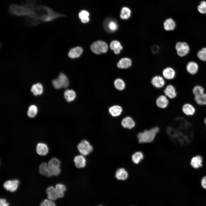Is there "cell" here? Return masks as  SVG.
I'll use <instances>...</instances> for the list:
<instances>
[{
  "label": "cell",
  "instance_id": "cell-1",
  "mask_svg": "<svg viewBox=\"0 0 206 206\" xmlns=\"http://www.w3.org/2000/svg\"><path fill=\"white\" fill-rule=\"evenodd\" d=\"M160 130L159 128L155 126L139 132L137 135L138 142L140 143L151 142L155 139Z\"/></svg>",
  "mask_w": 206,
  "mask_h": 206
},
{
  "label": "cell",
  "instance_id": "cell-2",
  "mask_svg": "<svg viewBox=\"0 0 206 206\" xmlns=\"http://www.w3.org/2000/svg\"><path fill=\"white\" fill-rule=\"evenodd\" d=\"M52 83L54 87L56 89H58L67 87L69 84V81L66 76L61 73L57 78L52 80Z\"/></svg>",
  "mask_w": 206,
  "mask_h": 206
},
{
  "label": "cell",
  "instance_id": "cell-3",
  "mask_svg": "<svg viewBox=\"0 0 206 206\" xmlns=\"http://www.w3.org/2000/svg\"><path fill=\"white\" fill-rule=\"evenodd\" d=\"M108 48L107 43L104 41L100 40L94 42L90 46L92 52L97 54L106 53L107 51Z\"/></svg>",
  "mask_w": 206,
  "mask_h": 206
},
{
  "label": "cell",
  "instance_id": "cell-4",
  "mask_svg": "<svg viewBox=\"0 0 206 206\" xmlns=\"http://www.w3.org/2000/svg\"><path fill=\"white\" fill-rule=\"evenodd\" d=\"M103 26L107 32L112 33L116 31L118 28L117 21L112 17L106 18L103 22Z\"/></svg>",
  "mask_w": 206,
  "mask_h": 206
},
{
  "label": "cell",
  "instance_id": "cell-5",
  "mask_svg": "<svg viewBox=\"0 0 206 206\" xmlns=\"http://www.w3.org/2000/svg\"><path fill=\"white\" fill-rule=\"evenodd\" d=\"M77 148L80 153L84 156L88 155L93 149L92 146L86 140H83L79 143L78 145Z\"/></svg>",
  "mask_w": 206,
  "mask_h": 206
},
{
  "label": "cell",
  "instance_id": "cell-6",
  "mask_svg": "<svg viewBox=\"0 0 206 206\" xmlns=\"http://www.w3.org/2000/svg\"><path fill=\"white\" fill-rule=\"evenodd\" d=\"M164 94L169 100H173L177 96V89L174 85L171 84L166 85L163 89Z\"/></svg>",
  "mask_w": 206,
  "mask_h": 206
},
{
  "label": "cell",
  "instance_id": "cell-7",
  "mask_svg": "<svg viewBox=\"0 0 206 206\" xmlns=\"http://www.w3.org/2000/svg\"><path fill=\"white\" fill-rule=\"evenodd\" d=\"M175 49L177 54L180 57H183L187 55L189 51V47L185 42H178L176 44Z\"/></svg>",
  "mask_w": 206,
  "mask_h": 206
},
{
  "label": "cell",
  "instance_id": "cell-8",
  "mask_svg": "<svg viewBox=\"0 0 206 206\" xmlns=\"http://www.w3.org/2000/svg\"><path fill=\"white\" fill-rule=\"evenodd\" d=\"M151 83L154 87L158 89L163 88L166 85L164 78L160 75L154 76L151 80Z\"/></svg>",
  "mask_w": 206,
  "mask_h": 206
},
{
  "label": "cell",
  "instance_id": "cell-9",
  "mask_svg": "<svg viewBox=\"0 0 206 206\" xmlns=\"http://www.w3.org/2000/svg\"><path fill=\"white\" fill-rule=\"evenodd\" d=\"M121 124L123 128L130 130L134 128L136 126L135 120L130 116L123 117L121 120Z\"/></svg>",
  "mask_w": 206,
  "mask_h": 206
},
{
  "label": "cell",
  "instance_id": "cell-10",
  "mask_svg": "<svg viewBox=\"0 0 206 206\" xmlns=\"http://www.w3.org/2000/svg\"><path fill=\"white\" fill-rule=\"evenodd\" d=\"M182 112L185 115L191 116L194 115L196 112L195 106L190 103H186L183 104L181 108Z\"/></svg>",
  "mask_w": 206,
  "mask_h": 206
},
{
  "label": "cell",
  "instance_id": "cell-11",
  "mask_svg": "<svg viewBox=\"0 0 206 206\" xmlns=\"http://www.w3.org/2000/svg\"><path fill=\"white\" fill-rule=\"evenodd\" d=\"M156 104L158 107L165 109L168 107L170 104L169 99L165 95L159 96L156 100Z\"/></svg>",
  "mask_w": 206,
  "mask_h": 206
},
{
  "label": "cell",
  "instance_id": "cell-12",
  "mask_svg": "<svg viewBox=\"0 0 206 206\" xmlns=\"http://www.w3.org/2000/svg\"><path fill=\"white\" fill-rule=\"evenodd\" d=\"M19 183V181L17 179L8 180L5 182L3 186L6 190L13 192L16 190Z\"/></svg>",
  "mask_w": 206,
  "mask_h": 206
},
{
  "label": "cell",
  "instance_id": "cell-13",
  "mask_svg": "<svg viewBox=\"0 0 206 206\" xmlns=\"http://www.w3.org/2000/svg\"><path fill=\"white\" fill-rule=\"evenodd\" d=\"M203 159L200 155H197L193 157L190 161V165L193 168L197 169L203 165Z\"/></svg>",
  "mask_w": 206,
  "mask_h": 206
},
{
  "label": "cell",
  "instance_id": "cell-14",
  "mask_svg": "<svg viewBox=\"0 0 206 206\" xmlns=\"http://www.w3.org/2000/svg\"><path fill=\"white\" fill-rule=\"evenodd\" d=\"M163 78L168 80H171L174 79L176 75L174 70L171 67H167L164 69L162 72Z\"/></svg>",
  "mask_w": 206,
  "mask_h": 206
},
{
  "label": "cell",
  "instance_id": "cell-15",
  "mask_svg": "<svg viewBox=\"0 0 206 206\" xmlns=\"http://www.w3.org/2000/svg\"><path fill=\"white\" fill-rule=\"evenodd\" d=\"M123 111L122 107L119 105H114L109 109L110 114L113 116L116 117L120 115Z\"/></svg>",
  "mask_w": 206,
  "mask_h": 206
},
{
  "label": "cell",
  "instance_id": "cell-16",
  "mask_svg": "<svg viewBox=\"0 0 206 206\" xmlns=\"http://www.w3.org/2000/svg\"><path fill=\"white\" fill-rule=\"evenodd\" d=\"M132 64L131 60L128 58H121L117 64L118 68L121 69H127L130 67Z\"/></svg>",
  "mask_w": 206,
  "mask_h": 206
},
{
  "label": "cell",
  "instance_id": "cell-17",
  "mask_svg": "<svg viewBox=\"0 0 206 206\" xmlns=\"http://www.w3.org/2000/svg\"><path fill=\"white\" fill-rule=\"evenodd\" d=\"M76 167L78 168L84 167L86 163L85 158L82 155H80L75 157L74 159Z\"/></svg>",
  "mask_w": 206,
  "mask_h": 206
},
{
  "label": "cell",
  "instance_id": "cell-18",
  "mask_svg": "<svg viewBox=\"0 0 206 206\" xmlns=\"http://www.w3.org/2000/svg\"><path fill=\"white\" fill-rule=\"evenodd\" d=\"M128 172L124 168L117 169L115 173V177L118 180H125L128 178Z\"/></svg>",
  "mask_w": 206,
  "mask_h": 206
},
{
  "label": "cell",
  "instance_id": "cell-19",
  "mask_svg": "<svg viewBox=\"0 0 206 206\" xmlns=\"http://www.w3.org/2000/svg\"><path fill=\"white\" fill-rule=\"evenodd\" d=\"M82 52V48L77 46L71 49L69 52L68 56L70 58H75L79 57Z\"/></svg>",
  "mask_w": 206,
  "mask_h": 206
},
{
  "label": "cell",
  "instance_id": "cell-20",
  "mask_svg": "<svg viewBox=\"0 0 206 206\" xmlns=\"http://www.w3.org/2000/svg\"><path fill=\"white\" fill-rule=\"evenodd\" d=\"M39 172L40 174L47 177L52 176L49 168L47 164L43 162L41 163L39 166Z\"/></svg>",
  "mask_w": 206,
  "mask_h": 206
},
{
  "label": "cell",
  "instance_id": "cell-21",
  "mask_svg": "<svg viewBox=\"0 0 206 206\" xmlns=\"http://www.w3.org/2000/svg\"><path fill=\"white\" fill-rule=\"evenodd\" d=\"M198 68L197 64L194 62H189L186 66L187 72L191 75H195L197 73L198 70Z\"/></svg>",
  "mask_w": 206,
  "mask_h": 206
},
{
  "label": "cell",
  "instance_id": "cell-22",
  "mask_svg": "<svg viewBox=\"0 0 206 206\" xmlns=\"http://www.w3.org/2000/svg\"><path fill=\"white\" fill-rule=\"evenodd\" d=\"M36 150L37 153L39 155H45L48 152V148L47 145L46 144L39 142L37 144Z\"/></svg>",
  "mask_w": 206,
  "mask_h": 206
},
{
  "label": "cell",
  "instance_id": "cell-23",
  "mask_svg": "<svg viewBox=\"0 0 206 206\" xmlns=\"http://www.w3.org/2000/svg\"><path fill=\"white\" fill-rule=\"evenodd\" d=\"M110 49L116 54H119L123 49V47L120 42L116 40L112 41L110 44Z\"/></svg>",
  "mask_w": 206,
  "mask_h": 206
},
{
  "label": "cell",
  "instance_id": "cell-24",
  "mask_svg": "<svg viewBox=\"0 0 206 206\" xmlns=\"http://www.w3.org/2000/svg\"><path fill=\"white\" fill-rule=\"evenodd\" d=\"M176 23L171 18L166 19L163 23V27L167 31H170L174 30L176 27Z\"/></svg>",
  "mask_w": 206,
  "mask_h": 206
},
{
  "label": "cell",
  "instance_id": "cell-25",
  "mask_svg": "<svg viewBox=\"0 0 206 206\" xmlns=\"http://www.w3.org/2000/svg\"><path fill=\"white\" fill-rule=\"evenodd\" d=\"M144 158L142 152L138 151L134 153L132 155L131 159L132 162L135 164L139 163Z\"/></svg>",
  "mask_w": 206,
  "mask_h": 206
},
{
  "label": "cell",
  "instance_id": "cell-26",
  "mask_svg": "<svg viewBox=\"0 0 206 206\" xmlns=\"http://www.w3.org/2000/svg\"><path fill=\"white\" fill-rule=\"evenodd\" d=\"M78 17L81 21L83 23H86L90 21V13L87 11L82 10L78 14Z\"/></svg>",
  "mask_w": 206,
  "mask_h": 206
},
{
  "label": "cell",
  "instance_id": "cell-27",
  "mask_svg": "<svg viewBox=\"0 0 206 206\" xmlns=\"http://www.w3.org/2000/svg\"><path fill=\"white\" fill-rule=\"evenodd\" d=\"M194 99L197 105L201 106H206V93L205 92L201 95L194 96Z\"/></svg>",
  "mask_w": 206,
  "mask_h": 206
},
{
  "label": "cell",
  "instance_id": "cell-28",
  "mask_svg": "<svg viewBox=\"0 0 206 206\" xmlns=\"http://www.w3.org/2000/svg\"><path fill=\"white\" fill-rule=\"evenodd\" d=\"M31 90L35 96L41 95L43 91V86L40 83H37L32 86Z\"/></svg>",
  "mask_w": 206,
  "mask_h": 206
},
{
  "label": "cell",
  "instance_id": "cell-29",
  "mask_svg": "<svg viewBox=\"0 0 206 206\" xmlns=\"http://www.w3.org/2000/svg\"><path fill=\"white\" fill-rule=\"evenodd\" d=\"M114 85L115 88L118 90L122 91L126 88V82L122 79L120 78L116 79L114 82Z\"/></svg>",
  "mask_w": 206,
  "mask_h": 206
},
{
  "label": "cell",
  "instance_id": "cell-30",
  "mask_svg": "<svg viewBox=\"0 0 206 206\" xmlns=\"http://www.w3.org/2000/svg\"><path fill=\"white\" fill-rule=\"evenodd\" d=\"M46 192L49 199L54 201L56 200L58 198L56 190L55 188L52 186H50L47 189Z\"/></svg>",
  "mask_w": 206,
  "mask_h": 206
},
{
  "label": "cell",
  "instance_id": "cell-31",
  "mask_svg": "<svg viewBox=\"0 0 206 206\" xmlns=\"http://www.w3.org/2000/svg\"><path fill=\"white\" fill-rule=\"evenodd\" d=\"M64 97L66 100L70 102L73 101L76 97L75 92L72 90H67L64 92Z\"/></svg>",
  "mask_w": 206,
  "mask_h": 206
},
{
  "label": "cell",
  "instance_id": "cell-32",
  "mask_svg": "<svg viewBox=\"0 0 206 206\" xmlns=\"http://www.w3.org/2000/svg\"><path fill=\"white\" fill-rule=\"evenodd\" d=\"M131 12V10L128 7H123L121 10L120 17L122 19H127L130 17Z\"/></svg>",
  "mask_w": 206,
  "mask_h": 206
},
{
  "label": "cell",
  "instance_id": "cell-33",
  "mask_svg": "<svg viewBox=\"0 0 206 206\" xmlns=\"http://www.w3.org/2000/svg\"><path fill=\"white\" fill-rule=\"evenodd\" d=\"M58 198H61L64 195V192L66 190V186L62 184H58L56 185L55 188Z\"/></svg>",
  "mask_w": 206,
  "mask_h": 206
},
{
  "label": "cell",
  "instance_id": "cell-34",
  "mask_svg": "<svg viewBox=\"0 0 206 206\" xmlns=\"http://www.w3.org/2000/svg\"><path fill=\"white\" fill-rule=\"evenodd\" d=\"M205 92V89L201 85H196L192 89V93L194 96L201 95Z\"/></svg>",
  "mask_w": 206,
  "mask_h": 206
},
{
  "label": "cell",
  "instance_id": "cell-35",
  "mask_svg": "<svg viewBox=\"0 0 206 206\" xmlns=\"http://www.w3.org/2000/svg\"><path fill=\"white\" fill-rule=\"evenodd\" d=\"M61 164L60 161L56 158H53L49 161L47 163L48 167H60Z\"/></svg>",
  "mask_w": 206,
  "mask_h": 206
},
{
  "label": "cell",
  "instance_id": "cell-36",
  "mask_svg": "<svg viewBox=\"0 0 206 206\" xmlns=\"http://www.w3.org/2000/svg\"><path fill=\"white\" fill-rule=\"evenodd\" d=\"M37 109L35 105H31L27 111V115L30 118L34 117L37 112Z\"/></svg>",
  "mask_w": 206,
  "mask_h": 206
},
{
  "label": "cell",
  "instance_id": "cell-37",
  "mask_svg": "<svg viewBox=\"0 0 206 206\" xmlns=\"http://www.w3.org/2000/svg\"><path fill=\"white\" fill-rule=\"evenodd\" d=\"M197 56L201 60L206 61V48L203 47L197 53Z\"/></svg>",
  "mask_w": 206,
  "mask_h": 206
},
{
  "label": "cell",
  "instance_id": "cell-38",
  "mask_svg": "<svg viewBox=\"0 0 206 206\" xmlns=\"http://www.w3.org/2000/svg\"><path fill=\"white\" fill-rule=\"evenodd\" d=\"M197 9L200 13H206V1H203L200 3V4L197 7Z\"/></svg>",
  "mask_w": 206,
  "mask_h": 206
},
{
  "label": "cell",
  "instance_id": "cell-39",
  "mask_svg": "<svg viewBox=\"0 0 206 206\" xmlns=\"http://www.w3.org/2000/svg\"><path fill=\"white\" fill-rule=\"evenodd\" d=\"M50 171L52 176H57L60 173L61 169L60 167H49Z\"/></svg>",
  "mask_w": 206,
  "mask_h": 206
},
{
  "label": "cell",
  "instance_id": "cell-40",
  "mask_svg": "<svg viewBox=\"0 0 206 206\" xmlns=\"http://www.w3.org/2000/svg\"><path fill=\"white\" fill-rule=\"evenodd\" d=\"M201 183L202 187L206 190V176H204L202 178Z\"/></svg>",
  "mask_w": 206,
  "mask_h": 206
},
{
  "label": "cell",
  "instance_id": "cell-41",
  "mask_svg": "<svg viewBox=\"0 0 206 206\" xmlns=\"http://www.w3.org/2000/svg\"><path fill=\"white\" fill-rule=\"evenodd\" d=\"M9 204L6 202L5 199H1L0 200V206H9Z\"/></svg>",
  "mask_w": 206,
  "mask_h": 206
},
{
  "label": "cell",
  "instance_id": "cell-42",
  "mask_svg": "<svg viewBox=\"0 0 206 206\" xmlns=\"http://www.w3.org/2000/svg\"><path fill=\"white\" fill-rule=\"evenodd\" d=\"M159 49V48L158 46L154 45L152 47L151 50L154 54H156L158 52Z\"/></svg>",
  "mask_w": 206,
  "mask_h": 206
},
{
  "label": "cell",
  "instance_id": "cell-43",
  "mask_svg": "<svg viewBox=\"0 0 206 206\" xmlns=\"http://www.w3.org/2000/svg\"><path fill=\"white\" fill-rule=\"evenodd\" d=\"M47 206H56L54 202L52 200L47 199Z\"/></svg>",
  "mask_w": 206,
  "mask_h": 206
},
{
  "label": "cell",
  "instance_id": "cell-44",
  "mask_svg": "<svg viewBox=\"0 0 206 206\" xmlns=\"http://www.w3.org/2000/svg\"><path fill=\"white\" fill-rule=\"evenodd\" d=\"M47 200L45 199L41 203L40 206H47Z\"/></svg>",
  "mask_w": 206,
  "mask_h": 206
},
{
  "label": "cell",
  "instance_id": "cell-45",
  "mask_svg": "<svg viewBox=\"0 0 206 206\" xmlns=\"http://www.w3.org/2000/svg\"><path fill=\"white\" fill-rule=\"evenodd\" d=\"M203 121H204V122L205 124L206 125V116L204 118V119Z\"/></svg>",
  "mask_w": 206,
  "mask_h": 206
},
{
  "label": "cell",
  "instance_id": "cell-46",
  "mask_svg": "<svg viewBox=\"0 0 206 206\" xmlns=\"http://www.w3.org/2000/svg\"></svg>",
  "mask_w": 206,
  "mask_h": 206
}]
</instances>
